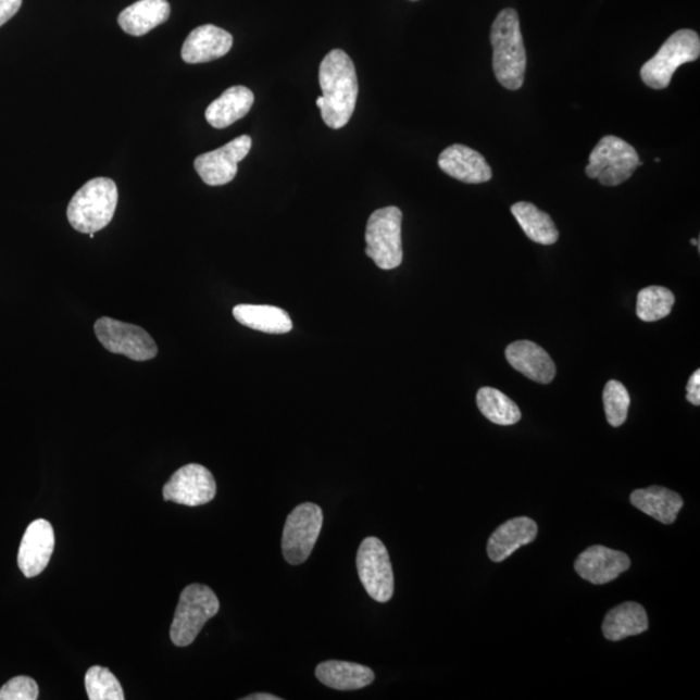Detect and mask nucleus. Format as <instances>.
<instances>
[{"mask_svg":"<svg viewBox=\"0 0 700 700\" xmlns=\"http://www.w3.org/2000/svg\"><path fill=\"white\" fill-rule=\"evenodd\" d=\"M323 96L316 99L323 121L332 129L345 127L355 110L359 78L355 66L342 50H333L320 66Z\"/></svg>","mask_w":700,"mask_h":700,"instance_id":"obj_1","label":"nucleus"},{"mask_svg":"<svg viewBox=\"0 0 700 700\" xmlns=\"http://www.w3.org/2000/svg\"><path fill=\"white\" fill-rule=\"evenodd\" d=\"M493 46V71L504 89L520 90L527 70V52L523 42L520 16L507 9L497 16L490 32Z\"/></svg>","mask_w":700,"mask_h":700,"instance_id":"obj_2","label":"nucleus"},{"mask_svg":"<svg viewBox=\"0 0 700 700\" xmlns=\"http://www.w3.org/2000/svg\"><path fill=\"white\" fill-rule=\"evenodd\" d=\"M118 190L110 178H93L74 193L66 215L74 230L96 234L111 224L116 212Z\"/></svg>","mask_w":700,"mask_h":700,"instance_id":"obj_3","label":"nucleus"},{"mask_svg":"<svg viewBox=\"0 0 700 700\" xmlns=\"http://www.w3.org/2000/svg\"><path fill=\"white\" fill-rule=\"evenodd\" d=\"M220 601L207 585L192 584L182 591L172 623L171 639L178 648L191 645L210 618L217 615Z\"/></svg>","mask_w":700,"mask_h":700,"instance_id":"obj_4","label":"nucleus"},{"mask_svg":"<svg viewBox=\"0 0 700 700\" xmlns=\"http://www.w3.org/2000/svg\"><path fill=\"white\" fill-rule=\"evenodd\" d=\"M366 254L382 271H393L403 260L402 212L397 207L375 211L366 226Z\"/></svg>","mask_w":700,"mask_h":700,"instance_id":"obj_5","label":"nucleus"},{"mask_svg":"<svg viewBox=\"0 0 700 700\" xmlns=\"http://www.w3.org/2000/svg\"><path fill=\"white\" fill-rule=\"evenodd\" d=\"M699 55L700 38L697 33L690 29L678 30L666 39L657 55L642 66L641 78L651 89H666L679 66L697 62Z\"/></svg>","mask_w":700,"mask_h":700,"instance_id":"obj_6","label":"nucleus"},{"mask_svg":"<svg viewBox=\"0 0 700 700\" xmlns=\"http://www.w3.org/2000/svg\"><path fill=\"white\" fill-rule=\"evenodd\" d=\"M642 165L635 147L621 138L609 136L599 140L591 151L587 175L603 186L614 187L628 180Z\"/></svg>","mask_w":700,"mask_h":700,"instance_id":"obj_7","label":"nucleus"},{"mask_svg":"<svg viewBox=\"0 0 700 700\" xmlns=\"http://www.w3.org/2000/svg\"><path fill=\"white\" fill-rule=\"evenodd\" d=\"M322 525V509L316 504L307 502L293 509L287 517L282 537L283 555L289 564L299 565L308 561L318 540Z\"/></svg>","mask_w":700,"mask_h":700,"instance_id":"obj_8","label":"nucleus"},{"mask_svg":"<svg viewBox=\"0 0 700 700\" xmlns=\"http://www.w3.org/2000/svg\"><path fill=\"white\" fill-rule=\"evenodd\" d=\"M357 570L367 595L376 602L386 603L395 593L392 563L386 545L379 538L367 537L357 553Z\"/></svg>","mask_w":700,"mask_h":700,"instance_id":"obj_9","label":"nucleus"},{"mask_svg":"<svg viewBox=\"0 0 700 700\" xmlns=\"http://www.w3.org/2000/svg\"><path fill=\"white\" fill-rule=\"evenodd\" d=\"M93 329L98 340L111 353L140 362L150 361L158 355L157 342L139 326L103 316L96 322Z\"/></svg>","mask_w":700,"mask_h":700,"instance_id":"obj_10","label":"nucleus"},{"mask_svg":"<svg viewBox=\"0 0 700 700\" xmlns=\"http://www.w3.org/2000/svg\"><path fill=\"white\" fill-rule=\"evenodd\" d=\"M215 493H217V484L211 471L197 463L186 464L175 471L163 490L165 501L190 508L210 503Z\"/></svg>","mask_w":700,"mask_h":700,"instance_id":"obj_11","label":"nucleus"},{"mask_svg":"<svg viewBox=\"0 0 700 700\" xmlns=\"http://www.w3.org/2000/svg\"><path fill=\"white\" fill-rule=\"evenodd\" d=\"M251 147V137L235 138L218 150L200 154L195 159V170L208 186L230 184L237 177L238 164L248 157Z\"/></svg>","mask_w":700,"mask_h":700,"instance_id":"obj_12","label":"nucleus"},{"mask_svg":"<svg viewBox=\"0 0 700 700\" xmlns=\"http://www.w3.org/2000/svg\"><path fill=\"white\" fill-rule=\"evenodd\" d=\"M55 549V532L45 520H37L26 528L20 545L17 563L25 577H36L49 565Z\"/></svg>","mask_w":700,"mask_h":700,"instance_id":"obj_13","label":"nucleus"},{"mask_svg":"<svg viewBox=\"0 0 700 700\" xmlns=\"http://www.w3.org/2000/svg\"><path fill=\"white\" fill-rule=\"evenodd\" d=\"M630 567L629 557L623 551L591 547L577 557V575L595 585L614 582Z\"/></svg>","mask_w":700,"mask_h":700,"instance_id":"obj_14","label":"nucleus"},{"mask_svg":"<svg viewBox=\"0 0 700 700\" xmlns=\"http://www.w3.org/2000/svg\"><path fill=\"white\" fill-rule=\"evenodd\" d=\"M234 43L230 33L214 25L192 30L182 47V59L188 64L210 63L224 58Z\"/></svg>","mask_w":700,"mask_h":700,"instance_id":"obj_15","label":"nucleus"},{"mask_svg":"<svg viewBox=\"0 0 700 700\" xmlns=\"http://www.w3.org/2000/svg\"><path fill=\"white\" fill-rule=\"evenodd\" d=\"M443 173L464 184H486L491 179V170L483 154L462 145H454L443 150L439 158Z\"/></svg>","mask_w":700,"mask_h":700,"instance_id":"obj_16","label":"nucleus"},{"mask_svg":"<svg viewBox=\"0 0 700 700\" xmlns=\"http://www.w3.org/2000/svg\"><path fill=\"white\" fill-rule=\"evenodd\" d=\"M507 359L516 372L541 385L553 382L557 367L547 350L529 340L515 341L507 348Z\"/></svg>","mask_w":700,"mask_h":700,"instance_id":"obj_17","label":"nucleus"},{"mask_svg":"<svg viewBox=\"0 0 700 700\" xmlns=\"http://www.w3.org/2000/svg\"><path fill=\"white\" fill-rule=\"evenodd\" d=\"M538 527L529 517H514L498 527L488 541V557L490 561L501 563L524 545L536 540Z\"/></svg>","mask_w":700,"mask_h":700,"instance_id":"obj_18","label":"nucleus"},{"mask_svg":"<svg viewBox=\"0 0 700 700\" xmlns=\"http://www.w3.org/2000/svg\"><path fill=\"white\" fill-rule=\"evenodd\" d=\"M171 16L167 0H139L120 13L118 24L127 35L141 37Z\"/></svg>","mask_w":700,"mask_h":700,"instance_id":"obj_19","label":"nucleus"},{"mask_svg":"<svg viewBox=\"0 0 700 700\" xmlns=\"http://www.w3.org/2000/svg\"><path fill=\"white\" fill-rule=\"evenodd\" d=\"M253 103L251 90L245 86H233L207 108L205 118L214 129H226L247 116Z\"/></svg>","mask_w":700,"mask_h":700,"instance_id":"obj_20","label":"nucleus"},{"mask_svg":"<svg viewBox=\"0 0 700 700\" xmlns=\"http://www.w3.org/2000/svg\"><path fill=\"white\" fill-rule=\"evenodd\" d=\"M633 507L663 524H673L684 507L682 496L663 487L637 489L630 496Z\"/></svg>","mask_w":700,"mask_h":700,"instance_id":"obj_21","label":"nucleus"},{"mask_svg":"<svg viewBox=\"0 0 700 700\" xmlns=\"http://www.w3.org/2000/svg\"><path fill=\"white\" fill-rule=\"evenodd\" d=\"M315 676L328 688L341 691L366 688L375 679L374 672L368 666L341 661L321 663L316 666Z\"/></svg>","mask_w":700,"mask_h":700,"instance_id":"obj_22","label":"nucleus"},{"mask_svg":"<svg viewBox=\"0 0 700 700\" xmlns=\"http://www.w3.org/2000/svg\"><path fill=\"white\" fill-rule=\"evenodd\" d=\"M649 629V618L641 604L625 602L612 609L605 615L602 632L610 641H622V639L642 635Z\"/></svg>","mask_w":700,"mask_h":700,"instance_id":"obj_23","label":"nucleus"},{"mask_svg":"<svg viewBox=\"0 0 700 700\" xmlns=\"http://www.w3.org/2000/svg\"><path fill=\"white\" fill-rule=\"evenodd\" d=\"M233 314L240 325L255 332L280 335L293 327L291 316L277 307L241 304L233 309Z\"/></svg>","mask_w":700,"mask_h":700,"instance_id":"obj_24","label":"nucleus"},{"mask_svg":"<svg viewBox=\"0 0 700 700\" xmlns=\"http://www.w3.org/2000/svg\"><path fill=\"white\" fill-rule=\"evenodd\" d=\"M511 213L521 225L527 237L535 243L542 246L555 245L560 239V232L548 213L527 201H521L511 207Z\"/></svg>","mask_w":700,"mask_h":700,"instance_id":"obj_25","label":"nucleus"},{"mask_svg":"<svg viewBox=\"0 0 700 700\" xmlns=\"http://www.w3.org/2000/svg\"><path fill=\"white\" fill-rule=\"evenodd\" d=\"M482 414L498 426H513L522 420L520 407L509 396L496 388L484 387L476 396Z\"/></svg>","mask_w":700,"mask_h":700,"instance_id":"obj_26","label":"nucleus"},{"mask_svg":"<svg viewBox=\"0 0 700 700\" xmlns=\"http://www.w3.org/2000/svg\"><path fill=\"white\" fill-rule=\"evenodd\" d=\"M675 295L668 288L650 286L641 289L637 298V315L643 322L665 318L675 307Z\"/></svg>","mask_w":700,"mask_h":700,"instance_id":"obj_27","label":"nucleus"},{"mask_svg":"<svg viewBox=\"0 0 700 700\" xmlns=\"http://www.w3.org/2000/svg\"><path fill=\"white\" fill-rule=\"evenodd\" d=\"M87 697L90 700H124V690L116 676L104 666L93 665L85 676Z\"/></svg>","mask_w":700,"mask_h":700,"instance_id":"obj_28","label":"nucleus"},{"mask_svg":"<svg viewBox=\"0 0 700 700\" xmlns=\"http://www.w3.org/2000/svg\"><path fill=\"white\" fill-rule=\"evenodd\" d=\"M605 418L612 427H621L627 421L630 396L623 383L610 380L603 390Z\"/></svg>","mask_w":700,"mask_h":700,"instance_id":"obj_29","label":"nucleus"},{"mask_svg":"<svg viewBox=\"0 0 700 700\" xmlns=\"http://www.w3.org/2000/svg\"><path fill=\"white\" fill-rule=\"evenodd\" d=\"M38 696V685L28 676L12 678L0 689V700H36Z\"/></svg>","mask_w":700,"mask_h":700,"instance_id":"obj_30","label":"nucleus"},{"mask_svg":"<svg viewBox=\"0 0 700 700\" xmlns=\"http://www.w3.org/2000/svg\"><path fill=\"white\" fill-rule=\"evenodd\" d=\"M23 0H0V26L16 15L22 7Z\"/></svg>","mask_w":700,"mask_h":700,"instance_id":"obj_31","label":"nucleus"},{"mask_svg":"<svg viewBox=\"0 0 700 700\" xmlns=\"http://www.w3.org/2000/svg\"><path fill=\"white\" fill-rule=\"evenodd\" d=\"M686 399L692 405L699 407L700 405V370H697L695 374L691 375V378L689 379L688 383V388H686Z\"/></svg>","mask_w":700,"mask_h":700,"instance_id":"obj_32","label":"nucleus"},{"mask_svg":"<svg viewBox=\"0 0 700 700\" xmlns=\"http://www.w3.org/2000/svg\"><path fill=\"white\" fill-rule=\"evenodd\" d=\"M241 699L243 700H280L282 698L273 695H266V692H258V695L248 696Z\"/></svg>","mask_w":700,"mask_h":700,"instance_id":"obj_33","label":"nucleus"},{"mask_svg":"<svg viewBox=\"0 0 700 700\" xmlns=\"http://www.w3.org/2000/svg\"><path fill=\"white\" fill-rule=\"evenodd\" d=\"M691 245L697 246L699 248V240L697 239H691Z\"/></svg>","mask_w":700,"mask_h":700,"instance_id":"obj_34","label":"nucleus"},{"mask_svg":"<svg viewBox=\"0 0 700 700\" xmlns=\"http://www.w3.org/2000/svg\"><path fill=\"white\" fill-rule=\"evenodd\" d=\"M89 237H90L91 239H93V238H96V234L91 233V234H89Z\"/></svg>","mask_w":700,"mask_h":700,"instance_id":"obj_35","label":"nucleus"}]
</instances>
